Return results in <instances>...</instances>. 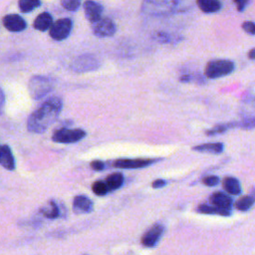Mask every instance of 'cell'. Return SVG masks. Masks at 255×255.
<instances>
[{
    "instance_id": "37",
    "label": "cell",
    "mask_w": 255,
    "mask_h": 255,
    "mask_svg": "<svg viewBox=\"0 0 255 255\" xmlns=\"http://www.w3.org/2000/svg\"><path fill=\"white\" fill-rule=\"evenodd\" d=\"M248 58L250 60H255V48L251 49L249 52H248Z\"/></svg>"
},
{
    "instance_id": "28",
    "label": "cell",
    "mask_w": 255,
    "mask_h": 255,
    "mask_svg": "<svg viewBox=\"0 0 255 255\" xmlns=\"http://www.w3.org/2000/svg\"><path fill=\"white\" fill-rule=\"evenodd\" d=\"M61 4L69 11H77L81 6V0H61Z\"/></svg>"
},
{
    "instance_id": "6",
    "label": "cell",
    "mask_w": 255,
    "mask_h": 255,
    "mask_svg": "<svg viewBox=\"0 0 255 255\" xmlns=\"http://www.w3.org/2000/svg\"><path fill=\"white\" fill-rule=\"evenodd\" d=\"M71 67L76 73H86L97 70L100 67V60L93 54H84L76 58Z\"/></svg>"
},
{
    "instance_id": "17",
    "label": "cell",
    "mask_w": 255,
    "mask_h": 255,
    "mask_svg": "<svg viewBox=\"0 0 255 255\" xmlns=\"http://www.w3.org/2000/svg\"><path fill=\"white\" fill-rule=\"evenodd\" d=\"M197 4L204 13H215L222 8L220 0H197Z\"/></svg>"
},
{
    "instance_id": "29",
    "label": "cell",
    "mask_w": 255,
    "mask_h": 255,
    "mask_svg": "<svg viewBox=\"0 0 255 255\" xmlns=\"http://www.w3.org/2000/svg\"><path fill=\"white\" fill-rule=\"evenodd\" d=\"M236 128H241L244 130L255 129V117L247 118L240 122H236Z\"/></svg>"
},
{
    "instance_id": "11",
    "label": "cell",
    "mask_w": 255,
    "mask_h": 255,
    "mask_svg": "<svg viewBox=\"0 0 255 255\" xmlns=\"http://www.w3.org/2000/svg\"><path fill=\"white\" fill-rule=\"evenodd\" d=\"M94 203L86 196H77L73 200V210L77 214L90 213L93 211Z\"/></svg>"
},
{
    "instance_id": "34",
    "label": "cell",
    "mask_w": 255,
    "mask_h": 255,
    "mask_svg": "<svg viewBox=\"0 0 255 255\" xmlns=\"http://www.w3.org/2000/svg\"><path fill=\"white\" fill-rule=\"evenodd\" d=\"M233 1L236 3L238 11H243L248 3V0H233Z\"/></svg>"
},
{
    "instance_id": "3",
    "label": "cell",
    "mask_w": 255,
    "mask_h": 255,
    "mask_svg": "<svg viewBox=\"0 0 255 255\" xmlns=\"http://www.w3.org/2000/svg\"><path fill=\"white\" fill-rule=\"evenodd\" d=\"M54 80L45 76H34L30 79L28 89L34 100H41L54 89Z\"/></svg>"
},
{
    "instance_id": "10",
    "label": "cell",
    "mask_w": 255,
    "mask_h": 255,
    "mask_svg": "<svg viewBox=\"0 0 255 255\" xmlns=\"http://www.w3.org/2000/svg\"><path fill=\"white\" fill-rule=\"evenodd\" d=\"M156 160H151V159H136V160H130V159H121L117 160L113 166L115 168L119 169H142L145 168L148 166L153 165L156 163Z\"/></svg>"
},
{
    "instance_id": "27",
    "label": "cell",
    "mask_w": 255,
    "mask_h": 255,
    "mask_svg": "<svg viewBox=\"0 0 255 255\" xmlns=\"http://www.w3.org/2000/svg\"><path fill=\"white\" fill-rule=\"evenodd\" d=\"M92 190H93L94 194L99 196V197L106 196L108 194V192H109L106 183H105V181H103V180L95 181V183L92 186Z\"/></svg>"
},
{
    "instance_id": "7",
    "label": "cell",
    "mask_w": 255,
    "mask_h": 255,
    "mask_svg": "<svg viewBox=\"0 0 255 255\" xmlns=\"http://www.w3.org/2000/svg\"><path fill=\"white\" fill-rule=\"evenodd\" d=\"M73 27V22L69 18L57 20L50 28V36L56 41H62L70 35Z\"/></svg>"
},
{
    "instance_id": "5",
    "label": "cell",
    "mask_w": 255,
    "mask_h": 255,
    "mask_svg": "<svg viewBox=\"0 0 255 255\" xmlns=\"http://www.w3.org/2000/svg\"><path fill=\"white\" fill-rule=\"evenodd\" d=\"M86 137V132L81 129H68L62 128L57 130L53 136L52 140L55 142L60 143H72L77 142Z\"/></svg>"
},
{
    "instance_id": "15",
    "label": "cell",
    "mask_w": 255,
    "mask_h": 255,
    "mask_svg": "<svg viewBox=\"0 0 255 255\" xmlns=\"http://www.w3.org/2000/svg\"><path fill=\"white\" fill-rule=\"evenodd\" d=\"M210 202L213 206L224 208V209H230L232 206V199L227 195L224 193H215L210 197Z\"/></svg>"
},
{
    "instance_id": "32",
    "label": "cell",
    "mask_w": 255,
    "mask_h": 255,
    "mask_svg": "<svg viewBox=\"0 0 255 255\" xmlns=\"http://www.w3.org/2000/svg\"><path fill=\"white\" fill-rule=\"evenodd\" d=\"M242 29L250 35H255V23L251 22V21H245L242 23L241 25Z\"/></svg>"
},
{
    "instance_id": "8",
    "label": "cell",
    "mask_w": 255,
    "mask_h": 255,
    "mask_svg": "<svg viewBox=\"0 0 255 255\" xmlns=\"http://www.w3.org/2000/svg\"><path fill=\"white\" fill-rule=\"evenodd\" d=\"M92 30L95 36L100 38L111 37L116 33V24L110 18H101L99 21L93 23Z\"/></svg>"
},
{
    "instance_id": "23",
    "label": "cell",
    "mask_w": 255,
    "mask_h": 255,
    "mask_svg": "<svg viewBox=\"0 0 255 255\" xmlns=\"http://www.w3.org/2000/svg\"><path fill=\"white\" fill-rule=\"evenodd\" d=\"M198 211L202 213L207 214H217V215H223V216H229L231 214L229 209H224L216 207L213 205H206V204H200L198 206Z\"/></svg>"
},
{
    "instance_id": "1",
    "label": "cell",
    "mask_w": 255,
    "mask_h": 255,
    "mask_svg": "<svg viewBox=\"0 0 255 255\" xmlns=\"http://www.w3.org/2000/svg\"><path fill=\"white\" fill-rule=\"evenodd\" d=\"M63 109V101L60 97H51L44 101L29 116L27 129L31 133H44L59 117Z\"/></svg>"
},
{
    "instance_id": "13",
    "label": "cell",
    "mask_w": 255,
    "mask_h": 255,
    "mask_svg": "<svg viewBox=\"0 0 255 255\" xmlns=\"http://www.w3.org/2000/svg\"><path fill=\"white\" fill-rule=\"evenodd\" d=\"M4 27L11 32H20L25 30L26 22L25 20L17 14H9L3 18Z\"/></svg>"
},
{
    "instance_id": "25",
    "label": "cell",
    "mask_w": 255,
    "mask_h": 255,
    "mask_svg": "<svg viewBox=\"0 0 255 255\" xmlns=\"http://www.w3.org/2000/svg\"><path fill=\"white\" fill-rule=\"evenodd\" d=\"M41 5L40 0H19V8L22 12L28 13Z\"/></svg>"
},
{
    "instance_id": "26",
    "label": "cell",
    "mask_w": 255,
    "mask_h": 255,
    "mask_svg": "<svg viewBox=\"0 0 255 255\" xmlns=\"http://www.w3.org/2000/svg\"><path fill=\"white\" fill-rule=\"evenodd\" d=\"M254 202H255V198H254V197H252V196H246V197H243V198H239V199L235 202V207H236L238 210L246 211V210H248V209L253 205Z\"/></svg>"
},
{
    "instance_id": "18",
    "label": "cell",
    "mask_w": 255,
    "mask_h": 255,
    "mask_svg": "<svg viewBox=\"0 0 255 255\" xmlns=\"http://www.w3.org/2000/svg\"><path fill=\"white\" fill-rule=\"evenodd\" d=\"M225 145L222 142H209L199 145H196L193 148L194 151L200 153H209V154H221L224 152Z\"/></svg>"
},
{
    "instance_id": "4",
    "label": "cell",
    "mask_w": 255,
    "mask_h": 255,
    "mask_svg": "<svg viewBox=\"0 0 255 255\" xmlns=\"http://www.w3.org/2000/svg\"><path fill=\"white\" fill-rule=\"evenodd\" d=\"M234 69L235 65L230 60H211L206 64L204 75L209 79H217L231 74Z\"/></svg>"
},
{
    "instance_id": "31",
    "label": "cell",
    "mask_w": 255,
    "mask_h": 255,
    "mask_svg": "<svg viewBox=\"0 0 255 255\" xmlns=\"http://www.w3.org/2000/svg\"><path fill=\"white\" fill-rule=\"evenodd\" d=\"M220 183V177L215 175H208L203 178V184L207 187H214Z\"/></svg>"
},
{
    "instance_id": "35",
    "label": "cell",
    "mask_w": 255,
    "mask_h": 255,
    "mask_svg": "<svg viewBox=\"0 0 255 255\" xmlns=\"http://www.w3.org/2000/svg\"><path fill=\"white\" fill-rule=\"evenodd\" d=\"M4 105H5V95H4V92L2 91V89L0 88V114H2V112H3Z\"/></svg>"
},
{
    "instance_id": "30",
    "label": "cell",
    "mask_w": 255,
    "mask_h": 255,
    "mask_svg": "<svg viewBox=\"0 0 255 255\" xmlns=\"http://www.w3.org/2000/svg\"><path fill=\"white\" fill-rule=\"evenodd\" d=\"M179 81L183 83H192V82H198L203 83L204 80L200 75H193V74H186L179 78Z\"/></svg>"
},
{
    "instance_id": "20",
    "label": "cell",
    "mask_w": 255,
    "mask_h": 255,
    "mask_svg": "<svg viewBox=\"0 0 255 255\" xmlns=\"http://www.w3.org/2000/svg\"><path fill=\"white\" fill-rule=\"evenodd\" d=\"M223 186H224L225 191L230 195L237 196L241 193L240 184L235 177H231V176L226 177L223 181Z\"/></svg>"
},
{
    "instance_id": "12",
    "label": "cell",
    "mask_w": 255,
    "mask_h": 255,
    "mask_svg": "<svg viewBox=\"0 0 255 255\" xmlns=\"http://www.w3.org/2000/svg\"><path fill=\"white\" fill-rule=\"evenodd\" d=\"M84 10L86 18L93 24L102 18L103 7L92 0H88L84 3Z\"/></svg>"
},
{
    "instance_id": "14",
    "label": "cell",
    "mask_w": 255,
    "mask_h": 255,
    "mask_svg": "<svg viewBox=\"0 0 255 255\" xmlns=\"http://www.w3.org/2000/svg\"><path fill=\"white\" fill-rule=\"evenodd\" d=\"M0 165L8 170L15 169V160L8 145H0Z\"/></svg>"
},
{
    "instance_id": "19",
    "label": "cell",
    "mask_w": 255,
    "mask_h": 255,
    "mask_svg": "<svg viewBox=\"0 0 255 255\" xmlns=\"http://www.w3.org/2000/svg\"><path fill=\"white\" fill-rule=\"evenodd\" d=\"M40 212L49 220H55V218L60 217L61 208L58 206L56 201L50 200L46 205L40 208Z\"/></svg>"
},
{
    "instance_id": "24",
    "label": "cell",
    "mask_w": 255,
    "mask_h": 255,
    "mask_svg": "<svg viewBox=\"0 0 255 255\" xmlns=\"http://www.w3.org/2000/svg\"><path fill=\"white\" fill-rule=\"evenodd\" d=\"M232 128H236V122L216 125V126L213 127L212 129L207 130V131L205 132V135H206V136H215V135L224 134V133H226L227 130L232 129Z\"/></svg>"
},
{
    "instance_id": "9",
    "label": "cell",
    "mask_w": 255,
    "mask_h": 255,
    "mask_svg": "<svg viewBox=\"0 0 255 255\" xmlns=\"http://www.w3.org/2000/svg\"><path fill=\"white\" fill-rule=\"evenodd\" d=\"M164 227L161 225H155L152 227L147 232H145L142 237V245L147 247L155 246L159 240L161 239L162 235L164 234Z\"/></svg>"
},
{
    "instance_id": "22",
    "label": "cell",
    "mask_w": 255,
    "mask_h": 255,
    "mask_svg": "<svg viewBox=\"0 0 255 255\" xmlns=\"http://www.w3.org/2000/svg\"><path fill=\"white\" fill-rule=\"evenodd\" d=\"M153 38L159 42V43H163V44H168V43H177L180 40V37L176 35L168 33V32H157L153 35Z\"/></svg>"
},
{
    "instance_id": "36",
    "label": "cell",
    "mask_w": 255,
    "mask_h": 255,
    "mask_svg": "<svg viewBox=\"0 0 255 255\" xmlns=\"http://www.w3.org/2000/svg\"><path fill=\"white\" fill-rule=\"evenodd\" d=\"M166 186V181L164 179H157L153 183V188L155 189H160Z\"/></svg>"
},
{
    "instance_id": "33",
    "label": "cell",
    "mask_w": 255,
    "mask_h": 255,
    "mask_svg": "<svg viewBox=\"0 0 255 255\" xmlns=\"http://www.w3.org/2000/svg\"><path fill=\"white\" fill-rule=\"evenodd\" d=\"M91 168L96 171H101L105 169V164L101 161H94L91 163Z\"/></svg>"
},
{
    "instance_id": "2",
    "label": "cell",
    "mask_w": 255,
    "mask_h": 255,
    "mask_svg": "<svg viewBox=\"0 0 255 255\" xmlns=\"http://www.w3.org/2000/svg\"><path fill=\"white\" fill-rule=\"evenodd\" d=\"M193 6V0H143L142 12L149 16H169L187 12Z\"/></svg>"
},
{
    "instance_id": "16",
    "label": "cell",
    "mask_w": 255,
    "mask_h": 255,
    "mask_svg": "<svg viewBox=\"0 0 255 255\" xmlns=\"http://www.w3.org/2000/svg\"><path fill=\"white\" fill-rule=\"evenodd\" d=\"M53 25L52 16L48 12H43L39 14L34 20L33 26L36 30L39 31H47L50 30L51 26Z\"/></svg>"
},
{
    "instance_id": "21",
    "label": "cell",
    "mask_w": 255,
    "mask_h": 255,
    "mask_svg": "<svg viewBox=\"0 0 255 255\" xmlns=\"http://www.w3.org/2000/svg\"><path fill=\"white\" fill-rule=\"evenodd\" d=\"M105 183H106L109 191H115V190L120 189L123 186L124 176L120 172H115V173H112V174L109 175L106 178Z\"/></svg>"
}]
</instances>
